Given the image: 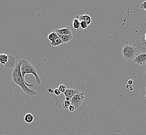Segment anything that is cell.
I'll return each mask as SVG.
<instances>
[{"label":"cell","mask_w":146,"mask_h":135,"mask_svg":"<svg viewBox=\"0 0 146 135\" xmlns=\"http://www.w3.org/2000/svg\"><path fill=\"white\" fill-rule=\"evenodd\" d=\"M22 60L19 61L15 65V67L12 73V79L15 84L21 87V90L28 96H35L38 95L36 90L30 89L29 87L33 86V84H28L24 81L22 76L21 72V66Z\"/></svg>","instance_id":"6da1fadb"},{"label":"cell","mask_w":146,"mask_h":135,"mask_svg":"<svg viewBox=\"0 0 146 135\" xmlns=\"http://www.w3.org/2000/svg\"><path fill=\"white\" fill-rule=\"evenodd\" d=\"M21 60H22V64L21 66V74H22V78H24V81L26 82L24 79V76L26 74H32L35 76L36 84L37 85H40L41 83V79L39 76L35 67L27 60L24 59H22Z\"/></svg>","instance_id":"7a4b0ae2"},{"label":"cell","mask_w":146,"mask_h":135,"mask_svg":"<svg viewBox=\"0 0 146 135\" xmlns=\"http://www.w3.org/2000/svg\"><path fill=\"white\" fill-rule=\"evenodd\" d=\"M122 54L124 60L131 63L137 56V48L131 45H125L122 50Z\"/></svg>","instance_id":"3957f363"},{"label":"cell","mask_w":146,"mask_h":135,"mask_svg":"<svg viewBox=\"0 0 146 135\" xmlns=\"http://www.w3.org/2000/svg\"><path fill=\"white\" fill-rule=\"evenodd\" d=\"M85 97L84 96V92H80L75 95L70 100L71 105H73L75 109H78L80 107L81 104L85 99Z\"/></svg>","instance_id":"277c9868"},{"label":"cell","mask_w":146,"mask_h":135,"mask_svg":"<svg viewBox=\"0 0 146 135\" xmlns=\"http://www.w3.org/2000/svg\"><path fill=\"white\" fill-rule=\"evenodd\" d=\"M134 62L140 66L146 64V53H141L138 55L134 60Z\"/></svg>","instance_id":"5b68a950"},{"label":"cell","mask_w":146,"mask_h":135,"mask_svg":"<svg viewBox=\"0 0 146 135\" xmlns=\"http://www.w3.org/2000/svg\"><path fill=\"white\" fill-rule=\"evenodd\" d=\"M55 32L56 33L59 34L60 35L62 36H67V35H71V30L69 27H67L63 29H57L55 30Z\"/></svg>","instance_id":"8992f818"},{"label":"cell","mask_w":146,"mask_h":135,"mask_svg":"<svg viewBox=\"0 0 146 135\" xmlns=\"http://www.w3.org/2000/svg\"><path fill=\"white\" fill-rule=\"evenodd\" d=\"M79 93V92L78 90H77L71 89V88H68V89H67L66 92L63 94H64V95L65 96V97H68V98L70 99V100H71V99L75 95H77Z\"/></svg>","instance_id":"52a82bcc"},{"label":"cell","mask_w":146,"mask_h":135,"mask_svg":"<svg viewBox=\"0 0 146 135\" xmlns=\"http://www.w3.org/2000/svg\"><path fill=\"white\" fill-rule=\"evenodd\" d=\"M80 21H84L89 26L92 22V18L88 15H81L80 16H77Z\"/></svg>","instance_id":"ba28073f"},{"label":"cell","mask_w":146,"mask_h":135,"mask_svg":"<svg viewBox=\"0 0 146 135\" xmlns=\"http://www.w3.org/2000/svg\"><path fill=\"white\" fill-rule=\"evenodd\" d=\"M56 33L57 34L58 36H59V38L64 43L70 42L73 39L72 34L67 35V36H62V35H60L59 34H58V33Z\"/></svg>","instance_id":"9c48e42d"},{"label":"cell","mask_w":146,"mask_h":135,"mask_svg":"<svg viewBox=\"0 0 146 135\" xmlns=\"http://www.w3.org/2000/svg\"><path fill=\"white\" fill-rule=\"evenodd\" d=\"M9 60V56L6 54H0V63L5 66Z\"/></svg>","instance_id":"30bf717a"},{"label":"cell","mask_w":146,"mask_h":135,"mask_svg":"<svg viewBox=\"0 0 146 135\" xmlns=\"http://www.w3.org/2000/svg\"><path fill=\"white\" fill-rule=\"evenodd\" d=\"M24 121L27 123H31L34 121V117L31 113H27L24 117Z\"/></svg>","instance_id":"8fae6325"},{"label":"cell","mask_w":146,"mask_h":135,"mask_svg":"<svg viewBox=\"0 0 146 135\" xmlns=\"http://www.w3.org/2000/svg\"><path fill=\"white\" fill-rule=\"evenodd\" d=\"M58 36V35L55 31H52L51 33H50L48 36V39L49 40L51 43L54 42V41L56 40Z\"/></svg>","instance_id":"7c38bea8"},{"label":"cell","mask_w":146,"mask_h":135,"mask_svg":"<svg viewBox=\"0 0 146 135\" xmlns=\"http://www.w3.org/2000/svg\"><path fill=\"white\" fill-rule=\"evenodd\" d=\"M63 44H64V43L61 40L58 36H57V38L54 42L51 43V46L53 47H56V46H59L60 45Z\"/></svg>","instance_id":"4fadbf2b"},{"label":"cell","mask_w":146,"mask_h":135,"mask_svg":"<svg viewBox=\"0 0 146 135\" xmlns=\"http://www.w3.org/2000/svg\"><path fill=\"white\" fill-rule=\"evenodd\" d=\"M72 26H73V29L75 30H78L80 28H81L80 21L79 20V19L77 17L73 21Z\"/></svg>","instance_id":"5bb4252c"},{"label":"cell","mask_w":146,"mask_h":135,"mask_svg":"<svg viewBox=\"0 0 146 135\" xmlns=\"http://www.w3.org/2000/svg\"><path fill=\"white\" fill-rule=\"evenodd\" d=\"M71 105L70 101H67V100H65L63 102V105H62L63 108L65 109H68L69 107Z\"/></svg>","instance_id":"9a60e30c"},{"label":"cell","mask_w":146,"mask_h":135,"mask_svg":"<svg viewBox=\"0 0 146 135\" xmlns=\"http://www.w3.org/2000/svg\"><path fill=\"white\" fill-rule=\"evenodd\" d=\"M58 89L59 90L61 93H64L66 92V90H67V87H66L65 85H63V84H61V85H60L59 86Z\"/></svg>","instance_id":"2e32d148"},{"label":"cell","mask_w":146,"mask_h":135,"mask_svg":"<svg viewBox=\"0 0 146 135\" xmlns=\"http://www.w3.org/2000/svg\"><path fill=\"white\" fill-rule=\"evenodd\" d=\"M89 25L87 24V22L84 21H80V27L82 29H87Z\"/></svg>","instance_id":"e0dca14e"},{"label":"cell","mask_w":146,"mask_h":135,"mask_svg":"<svg viewBox=\"0 0 146 135\" xmlns=\"http://www.w3.org/2000/svg\"><path fill=\"white\" fill-rule=\"evenodd\" d=\"M54 93L56 96H59L61 93L60 92V91L59 90L58 88H56V89H55L54 90Z\"/></svg>","instance_id":"ac0fdd59"},{"label":"cell","mask_w":146,"mask_h":135,"mask_svg":"<svg viewBox=\"0 0 146 135\" xmlns=\"http://www.w3.org/2000/svg\"><path fill=\"white\" fill-rule=\"evenodd\" d=\"M140 7L141 9H144L145 11H146V1L143 2L140 4Z\"/></svg>","instance_id":"d6986e66"},{"label":"cell","mask_w":146,"mask_h":135,"mask_svg":"<svg viewBox=\"0 0 146 135\" xmlns=\"http://www.w3.org/2000/svg\"><path fill=\"white\" fill-rule=\"evenodd\" d=\"M68 110L69 111H70V112H73V111H75V107H74L73 105H71L70 107H69Z\"/></svg>","instance_id":"ffe728a7"},{"label":"cell","mask_w":146,"mask_h":135,"mask_svg":"<svg viewBox=\"0 0 146 135\" xmlns=\"http://www.w3.org/2000/svg\"><path fill=\"white\" fill-rule=\"evenodd\" d=\"M133 80H129L128 81V85H129L131 86V85L133 84Z\"/></svg>","instance_id":"44dd1931"},{"label":"cell","mask_w":146,"mask_h":135,"mask_svg":"<svg viewBox=\"0 0 146 135\" xmlns=\"http://www.w3.org/2000/svg\"><path fill=\"white\" fill-rule=\"evenodd\" d=\"M48 92H49L50 93H54V90H52L51 89H48Z\"/></svg>","instance_id":"7402d4cb"},{"label":"cell","mask_w":146,"mask_h":135,"mask_svg":"<svg viewBox=\"0 0 146 135\" xmlns=\"http://www.w3.org/2000/svg\"><path fill=\"white\" fill-rule=\"evenodd\" d=\"M65 100H67V101H70V99L68 98V97H65Z\"/></svg>","instance_id":"603a6c76"},{"label":"cell","mask_w":146,"mask_h":135,"mask_svg":"<svg viewBox=\"0 0 146 135\" xmlns=\"http://www.w3.org/2000/svg\"><path fill=\"white\" fill-rule=\"evenodd\" d=\"M129 90H134V89H133V88H132V87H130Z\"/></svg>","instance_id":"cb8c5ba5"},{"label":"cell","mask_w":146,"mask_h":135,"mask_svg":"<svg viewBox=\"0 0 146 135\" xmlns=\"http://www.w3.org/2000/svg\"><path fill=\"white\" fill-rule=\"evenodd\" d=\"M145 97H146V96H145Z\"/></svg>","instance_id":"d4e9b609"},{"label":"cell","mask_w":146,"mask_h":135,"mask_svg":"<svg viewBox=\"0 0 146 135\" xmlns=\"http://www.w3.org/2000/svg\"></svg>","instance_id":"484cf974"},{"label":"cell","mask_w":146,"mask_h":135,"mask_svg":"<svg viewBox=\"0 0 146 135\" xmlns=\"http://www.w3.org/2000/svg\"></svg>","instance_id":"4316f807"}]
</instances>
